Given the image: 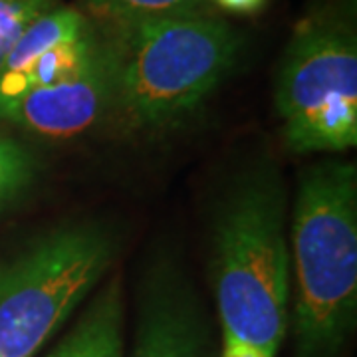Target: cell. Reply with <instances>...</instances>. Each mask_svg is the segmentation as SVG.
Here are the masks:
<instances>
[{"label": "cell", "instance_id": "4fadbf2b", "mask_svg": "<svg viewBox=\"0 0 357 357\" xmlns=\"http://www.w3.org/2000/svg\"><path fill=\"white\" fill-rule=\"evenodd\" d=\"M268 0H211V4H217L218 8L232 14H255L260 13L266 6Z\"/></svg>", "mask_w": 357, "mask_h": 357}, {"label": "cell", "instance_id": "8fae6325", "mask_svg": "<svg viewBox=\"0 0 357 357\" xmlns=\"http://www.w3.org/2000/svg\"><path fill=\"white\" fill-rule=\"evenodd\" d=\"M38 173L34 155L24 145L0 135V208L32 185Z\"/></svg>", "mask_w": 357, "mask_h": 357}, {"label": "cell", "instance_id": "5bb4252c", "mask_svg": "<svg viewBox=\"0 0 357 357\" xmlns=\"http://www.w3.org/2000/svg\"><path fill=\"white\" fill-rule=\"evenodd\" d=\"M222 357H268L264 351L256 349L252 345L236 342V340H225Z\"/></svg>", "mask_w": 357, "mask_h": 357}, {"label": "cell", "instance_id": "5b68a950", "mask_svg": "<svg viewBox=\"0 0 357 357\" xmlns=\"http://www.w3.org/2000/svg\"><path fill=\"white\" fill-rule=\"evenodd\" d=\"M112 227L88 220L44 232L0 262V357H32L114 262Z\"/></svg>", "mask_w": 357, "mask_h": 357}, {"label": "cell", "instance_id": "3957f363", "mask_svg": "<svg viewBox=\"0 0 357 357\" xmlns=\"http://www.w3.org/2000/svg\"><path fill=\"white\" fill-rule=\"evenodd\" d=\"M290 236L298 357H333L356 324V163L324 161L302 173Z\"/></svg>", "mask_w": 357, "mask_h": 357}, {"label": "cell", "instance_id": "7a4b0ae2", "mask_svg": "<svg viewBox=\"0 0 357 357\" xmlns=\"http://www.w3.org/2000/svg\"><path fill=\"white\" fill-rule=\"evenodd\" d=\"M114 112L139 129L192 114L238 62L243 36L213 13L112 26Z\"/></svg>", "mask_w": 357, "mask_h": 357}, {"label": "cell", "instance_id": "7c38bea8", "mask_svg": "<svg viewBox=\"0 0 357 357\" xmlns=\"http://www.w3.org/2000/svg\"><path fill=\"white\" fill-rule=\"evenodd\" d=\"M60 0H0V66L24 30Z\"/></svg>", "mask_w": 357, "mask_h": 357}, {"label": "cell", "instance_id": "9c48e42d", "mask_svg": "<svg viewBox=\"0 0 357 357\" xmlns=\"http://www.w3.org/2000/svg\"><path fill=\"white\" fill-rule=\"evenodd\" d=\"M123 302L119 280L109 282L84 312L74 330L48 357H121Z\"/></svg>", "mask_w": 357, "mask_h": 357}, {"label": "cell", "instance_id": "277c9868", "mask_svg": "<svg viewBox=\"0 0 357 357\" xmlns=\"http://www.w3.org/2000/svg\"><path fill=\"white\" fill-rule=\"evenodd\" d=\"M349 0L302 18L282 56L274 102L294 153H340L357 143V32Z\"/></svg>", "mask_w": 357, "mask_h": 357}, {"label": "cell", "instance_id": "52a82bcc", "mask_svg": "<svg viewBox=\"0 0 357 357\" xmlns=\"http://www.w3.org/2000/svg\"><path fill=\"white\" fill-rule=\"evenodd\" d=\"M131 357H213L201 304L173 262H157L145 280Z\"/></svg>", "mask_w": 357, "mask_h": 357}, {"label": "cell", "instance_id": "6da1fadb", "mask_svg": "<svg viewBox=\"0 0 357 357\" xmlns=\"http://www.w3.org/2000/svg\"><path fill=\"white\" fill-rule=\"evenodd\" d=\"M286 189L262 165L234 181L215 218V294L225 340L276 357L288 326Z\"/></svg>", "mask_w": 357, "mask_h": 357}, {"label": "cell", "instance_id": "30bf717a", "mask_svg": "<svg viewBox=\"0 0 357 357\" xmlns=\"http://www.w3.org/2000/svg\"><path fill=\"white\" fill-rule=\"evenodd\" d=\"M82 4L107 28L178 14L211 13L213 6L211 0H82Z\"/></svg>", "mask_w": 357, "mask_h": 357}, {"label": "cell", "instance_id": "8992f818", "mask_svg": "<svg viewBox=\"0 0 357 357\" xmlns=\"http://www.w3.org/2000/svg\"><path fill=\"white\" fill-rule=\"evenodd\" d=\"M114 112V60L105 38L100 60L84 74L26 91L0 109V119L28 133L68 139L93 128Z\"/></svg>", "mask_w": 357, "mask_h": 357}, {"label": "cell", "instance_id": "ba28073f", "mask_svg": "<svg viewBox=\"0 0 357 357\" xmlns=\"http://www.w3.org/2000/svg\"><path fill=\"white\" fill-rule=\"evenodd\" d=\"M105 50V36L93 26L84 36L44 52L20 74L0 79V109L26 91L76 77L89 70Z\"/></svg>", "mask_w": 357, "mask_h": 357}]
</instances>
